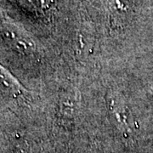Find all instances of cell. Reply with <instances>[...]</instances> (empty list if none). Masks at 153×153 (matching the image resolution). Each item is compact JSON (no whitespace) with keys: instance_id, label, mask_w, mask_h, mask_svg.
<instances>
[{"instance_id":"obj_1","label":"cell","mask_w":153,"mask_h":153,"mask_svg":"<svg viewBox=\"0 0 153 153\" xmlns=\"http://www.w3.org/2000/svg\"><path fill=\"white\" fill-rule=\"evenodd\" d=\"M34 1H38L41 5H44V4H48L50 0H34Z\"/></svg>"}]
</instances>
